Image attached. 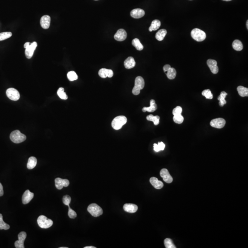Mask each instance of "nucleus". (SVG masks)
<instances>
[{
	"instance_id": "1",
	"label": "nucleus",
	"mask_w": 248,
	"mask_h": 248,
	"mask_svg": "<svg viewBox=\"0 0 248 248\" xmlns=\"http://www.w3.org/2000/svg\"><path fill=\"white\" fill-rule=\"evenodd\" d=\"M127 117H125V116H118L112 121L111 124L112 127L115 130H119L127 123Z\"/></svg>"
},
{
	"instance_id": "2",
	"label": "nucleus",
	"mask_w": 248,
	"mask_h": 248,
	"mask_svg": "<svg viewBox=\"0 0 248 248\" xmlns=\"http://www.w3.org/2000/svg\"><path fill=\"white\" fill-rule=\"evenodd\" d=\"M145 82L141 76H137L135 80V86L132 89V93L134 95H138L140 94V90L144 88Z\"/></svg>"
},
{
	"instance_id": "3",
	"label": "nucleus",
	"mask_w": 248,
	"mask_h": 248,
	"mask_svg": "<svg viewBox=\"0 0 248 248\" xmlns=\"http://www.w3.org/2000/svg\"><path fill=\"white\" fill-rule=\"evenodd\" d=\"M10 139L15 143H20L23 142L26 139L25 135L22 133L19 130H15L11 133L10 136Z\"/></svg>"
},
{
	"instance_id": "4",
	"label": "nucleus",
	"mask_w": 248,
	"mask_h": 248,
	"mask_svg": "<svg viewBox=\"0 0 248 248\" xmlns=\"http://www.w3.org/2000/svg\"><path fill=\"white\" fill-rule=\"evenodd\" d=\"M191 35L194 40L198 42L204 41L206 37V33L203 30L197 28L194 29L192 30Z\"/></svg>"
},
{
	"instance_id": "5",
	"label": "nucleus",
	"mask_w": 248,
	"mask_h": 248,
	"mask_svg": "<svg viewBox=\"0 0 248 248\" xmlns=\"http://www.w3.org/2000/svg\"><path fill=\"white\" fill-rule=\"evenodd\" d=\"M87 211L94 217H98L103 213L102 209L96 204H90L87 208Z\"/></svg>"
},
{
	"instance_id": "6",
	"label": "nucleus",
	"mask_w": 248,
	"mask_h": 248,
	"mask_svg": "<svg viewBox=\"0 0 248 248\" xmlns=\"http://www.w3.org/2000/svg\"><path fill=\"white\" fill-rule=\"evenodd\" d=\"M37 223L39 227L42 228H48L53 225V222L51 219H47L44 216H40L37 219Z\"/></svg>"
},
{
	"instance_id": "7",
	"label": "nucleus",
	"mask_w": 248,
	"mask_h": 248,
	"mask_svg": "<svg viewBox=\"0 0 248 248\" xmlns=\"http://www.w3.org/2000/svg\"><path fill=\"white\" fill-rule=\"evenodd\" d=\"M6 94L11 100L17 101L20 99V94L18 90L14 88L8 89L6 92Z\"/></svg>"
},
{
	"instance_id": "8",
	"label": "nucleus",
	"mask_w": 248,
	"mask_h": 248,
	"mask_svg": "<svg viewBox=\"0 0 248 248\" xmlns=\"http://www.w3.org/2000/svg\"><path fill=\"white\" fill-rule=\"evenodd\" d=\"M27 234L24 231H21L18 235L19 240L15 242V246L16 248H24V242L26 237Z\"/></svg>"
},
{
	"instance_id": "9",
	"label": "nucleus",
	"mask_w": 248,
	"mask_h": 248,
	"mask_svg": "<svg viewBox=\"0 0 248 248\" xmlns=\"http://www.w3.org/2000/svg\"><path fill=\"white\" fill-rule=\"evenodd\" d=\"M226 124V121L223 118H219L213 119L210 121V125L213 127L221 129L224 127Z\"/></svg>"
},
{
	"instance_id": "10",
	"label": "nucleus",
	"mask_w": 248,
	"mask_h": 248,
	"mask_svg": "<svg viewBox=\"0 0 248 248\" xmlns=\"http://www.w3.org/2000/svg\"><path fill=\"white\" fill-rule=\"evenodd\" d=\"M55 183L57 188L59 190L62 189L63 187H68L69 185V182L68 180L62 179L59 177L56 178Z\"/></svg>"
},
{
	"instance_id": "11",
	"label": "nucleus",
	"mask_w": 248,
	"mask_h": 248,
	"mask_svg": "<svg viewBox=\"0 0 248 248\" xmlns=\"http://www.w3.org/2000/svg\"><path fill=\"white\" fill-rule=\"evenodd\" d=\"M160 175L162 177L164 181L167 183H170L173 181V178L170 174L168 170L167 169H163L160 171Z\"/></svg>"
},
{
	"instance_id": "12",
	"label": "nucleus",
	"mask_w": 248,
	"mask_h": 248,
	"mask_svg": "<svg viewBox=\"0 0 248 248\" xmlns=\"http://www.w3.org/2000/svg\"><path fill=\"white\" fill-rule=\"evenodd\" d=\"M127 37V33L125 29H119L114 35L115 40L119 41H122L126 40Z\"/></svg>"
},
{
	"instance_id": "13",
	"label": "nucleus",
	"mask_w": 248,
	"mask_h": 248,
	"mask_svg": "<svg viewBox=\"0 0 248 248\" xmlns=\"http://www.w3.org/2000/svg\"><path fill=\"white\" fill-rule=\"evenodd\" d=\"M37 46V44L36 42H33V43L30 44L28 47L26 49L25 54L27 59H30L32 57L34 52L36 49Z\"/></svg>"
},
{
	"instance_id": "14",
	"label": "nucleus",
	"mask_w": 248,
	"mask_h": 248,
	"mask_svg": "<svg viewBox=\"0 0 248 248\" xmlns=\"http://www.w3.org/2000/svg\"><path fill=\"white\" fill-rule=\"evenodd\" d=\"M207 64L213 74H216L218 73L219 68L217 66V63L216 61L210 59L207 61Z\"/></svg>"
},
{
	"instance_id": "15",
	"label": "nucleus",
	"mask_w": 248,
	"mask_h": 248,
	"mask_svg": "<svg viewBox=\"0 0 248 248\" xmlns=\"http://www.w3.org/2000/svg\"><path fill=\"white\" fill-rule=\"evenodd\" d=\"M51 22V18L48 15H44L41 18L40 24L41 26L44 29H47L49 28Z\"/></svg>"
},
{
	"instance_id": "16",
	"label": "nucleus",
	"mask_w": 248,
	"mask_h": 248,
	"mask_svg": "<svg viewBox=\"0 0 248 248\" xmlns=\"http://www.w3.org/2000/svg\"><path fill=\"white\" fill-rule=\"evenodd\" d=\"M98 75L101 78H106L107 77L111 78L114 75V72L111 69L103 68L99 70Z\"/></svg>"
},
{
	"instance_id": "17",
	"label": "nucleus",
	"mask_w": 248,
	"mask_h": 248,
	"mask_svg": "<svg viewBox=\"0 0 248 248\" xmlns=\"http://www.w3.org/2000/svg\"><path fill=\"white\" fill-rule=\"evenodd\" d=\"M34 194L33 193H31L29 190H27L25 191L22 197V202L24 204H28L32 200L34 197Z\"/></svg>"
},
{
	"instance_id": "18",
	"label": "nucleus",
	"mask_w": 248,
	"mask_h": 248,
	"mask_svg": "<svg viewBox=\"0 0 248 248\" xmlns=\"http://www.w3.org/2000/svg\"><path fill=\"white\" fill-rule=\"evenodd\" d=\"M145 15V12L142 9L136 8L133 9L130 12V16L134 19H140L142 18Z\"/></svg>"
},
{
	"instance_id": "19",
	"label": "nucleus",
	"mask_w": 248,
	"mask_h": 248,
	"mask_svg": "<svg viewBox=\"0 0 248 248\" xmlns=\"http://www.w3.org/2000/svg\"><path fill=\"white\" fill-rule=\"evenodd\" d=\"M123 209L126 212L130 213H135L137 210L138 207L137 205L132 204H126L123 206Z\"/></svg>"
},
{
	"instance_id": "20",
	"label": "nucleus",
	"mask_w": 248,
	"mask_h": 248,
	"mask_svg": "<svg viewBox=\"0 0 248 248\" xmlns=\"http://www.w3.org/2000/svg\"><path fill=\"white\" fill-rule=\"evenodd\" d=\"M124 66L127 69H130L134 67L136 65V62L134 59L132 57H129L124 61Z\"/></svg>"
},
{
	"instance_id": "21",
	"label": "nucleus",
	"mask_w": 248,
	"mask_h": 248,
	"mask_svg": "<svg viewBox=\"0 0 248 248\" xmlns=\"http://www.w3.org/2000/svg\"><path fill=\"white\" fill-rule=\"evenodd\" d=\"M150 182L152 186L157 189H160L163 187L164 184L161 181H159L157 178L155 177H151L150 179Z\"/></svg>"
},
{
	"instance_id": "22",
	"label": "nucleus",
	"mask_w": 248,
	"mask_h": 248,
	"mask_svg": "<svg viewBox=\"0 0 248 248\" xmlns=\"http://www.w3.org/2000/svg\"><path fill=\"white\" fill-rule=\"evenodd\" d=\"M157 109V105L155 103V101L154 99H151L150 101V107H144L142 109L143 112L146 111L148 112H154Z\"/></svg>"
},
{
	"instance_id": "23",
	"label": "nucleus",
	"mask_w": 248,
	"mask_h": 248,
	"mask_svg": "<svg viewBox=\"0 0 248 248\" xmlns=\"http://www.w3.org/2000/svg\"><path fill=\"white\" fill-rule=\"evenodd\" d=\"M37 159L35 157H30L29 159L27 167L28 169L31 170L34 168L37 164Z\"/></svg>"
},
{
	"instance_id": "24",
	"label": "nucleus",
	"mask_w": 248,
	"mask_h": 248,
	"mask_svg": "<svg viewBox=\"0 0 248 248\" xmlns=\"http://www.w3.org/2000/svg\"><path fill=\"white\" fill-rule=\"evenodd\" d=\"M161 26V22L159 20H154L152 21L151 26L149 28V31L152 32L153 31L159 29Z\"/></svg>"
},
{
	"instance_id": "25",
	"label": "nucleus",
	"mask_w": 248,
	"mask_h": 248,
	"mask_svg": "<svg viewBox=\"0 0 248 248\" xmlns=\"http://www.w3.org/2000/svg\"><path fill=\"white\" fill-rule=\"evenodd\" d=\"M167 34V30L166 29H161V30L157 32L156 34V39L159 41H163Z\"/></svg>"
},
{
	"instance_id": "26",
	"label": "nucleus",
	"mask_w": 248,
	"mask_h": 248,
	"mask_svg": "<svg viewBox=\"0 0 248 248\" xmlns=\"http://www.w3.org/2000/svg\"><path fill=\"white\" fill-rule=\"evenodd\" d=\"M146 119L148 121L153 122L155 126L159 125L160 123V117L159 116H154L153 115H150L147 116Z\"/></svg>"
},
{
	"instance_id": "27",
	"label": "nucleus",
	"mask_w": 248,
	"mask_h": 248,
	"mask_svg": "<svg viewBox=\"0 0 248 248\" xmlns=\"http://www.w3.org/2000/svg\"><path fill=\"white\" fill-rule=\"evenodd\" d=\"M233 48L237 51H241L243 49V45L240 41L238 40H235L234 41L233 44Z\"/></svg>"
},
{
	"instance_id": "28",
	"label": "nucleus",
	"mask_w": 248,
	"mask_h": 248,
	"mask_svg": "<svg viewBox=\"0 0 248 248\" xmlns=\"http://www.w3.org/2000/svg\"><path fill=\"white\" fill-rule=\"evenodd\" d=\"M228 95V93L224 91H223L220 94V95L218 97V100L220 101L219 105L221 107L224 106L227 103V101L225 100V97Z\"/></svg>"
},
{
	"instance_id": "29",
	"label": "nucleus",
	"mask_w": 248,
	"mask_h": 248,
	"mask_svg": "<svg viewBox=\"0 0 248 248\" xmlns=\"http://www.w3.org/2000/svg\"><path fill=\"white\" fill-rule=\"evenodd\" d=\"M237 90L239 95L242 97L248 96V88L244 87L243 86H238L237 87Z\"/></svg>"
},
{
	"instance_id": "30",
	"label": "nucleus",
	"mask_w": 248,
	"mask_h": 248,
	"mask_svg": "<svg viewBox=\"0 0 248 248\" xmlns=\"http://www.w3.org/2000/svg\"><path fill=\"white\" fill-rule=\"evenodd\" d=\"M167 77L170 80H173L176 77V70L173 68H170L167 72Z\"/></svg>"
},
{
	"instance_id": "31",
	"label": "nucleus",
	"mask_w": 248,
	"mask_h": 248,
	"mask_svg": "<svg viewBox=\"0 0 248 248\" xmlns=\"http://www.w3.org/2000/svg\"><path fill=\"white\" fill-rule=\"evenodd\" d=\"M132 44L138 51H142L143 50V45L140 42V40L137 38H135L132 40Z\"/></svg>"
},
{
	"instance_id": "32",
	"label": "nucleus",
	"mask_w": 248,
	"mask_h": 248,
	"mask_svg": "<svg viewBox=\"0 0 248 248\" xmlns=\"http://www.w3.org/2000/svg\"><path fill=\"white\" fill-rule=\"evenodd\" d=\"M64 88L63 87H60L58 89L57 91V95L61 99L63 100H67L68 99V96L66 95V93L64 92Z\"/></svg>"
},
{
	"instance_id": "33",
	"label": "nucleus",
	"mask_w": 248,
	"mask_h": 248,
	"mask_svg": "<svg viewBox=\"0 0 248 248\" xmlns=\"http://www.w3.org/2000/svg\"><path fill=\"white\" fill-rule=\"evenodd\" d=\"M10 228V226L3 221L2 214H0V229L8 230Z\"/></svg>"
},
{
	"instance_id": "34",
	"label": "nucleus",
	"mask_w": 248,
	"mask_h": 248,
	"mask_svg": "<svg viewBox=\"0 0 248 248\" xmlns=\"http://www.w3.org/2000/svg\"><path fill=\"white\" fill-rule=\"evenodd\" d=\"M164 244L166 248H176V246L174 244L170 238H167L164 239Z\"/></svg>"
},
{
	"instance_id": "35",
	"label": "nucleus",
	"mask_w": 248,
	"mask_h": 248,
	"mask_svg": "<svg viewBox=\"0 0 248 248\" xmlns=\"http://www.w3.org/2000/svg\"><path fill=\"white\" fill-rule=\"evenodd\" d=\"M67 77L69 80L70 81H74L77 80L78 79V75L75 71H71L68 72L67 74Z\"/></svg>"
},
{
	"instance_id": "36",
	"label": "nucleus",
	"mask_w": 248,
	"mask_h": 248,
	"mask_svg": "<svg viewBox=\"0 0 248 248\" xmlns=\"http://www.w3.org/2000/svg\"><path fill=\"white\" fill-rule=\"evenodd\" d=\"M12 35V33L10 32H5L0 33V41H3L10 38Z\"/></svg>"
},
{
	"instance_id": "37",
	"label": "nucleus",
	"mask_w": 248,
	"mask_h": 248,
	"mask_svg": "<svg viewBox=\"0 0 248 248\" xmlns=\"http://www.w3.org/2000/svg\"><path fill=\"white\" fill-rule=\"evenodd\" d=\"M173 121L176 123L180 124L183 122L184 121V117L182 115H174Z\"/></svg>"
},
{
	"instance_id": "38",
	"label": "nucleus",
	"mask_w": 248,
	"mask_h": 248,
	"mask_svg": "<svg viewBox=\"0 0 248 248\" xmlns=\"http://www.w3.org/2000/svg\"><path fill=\"white\" fill-rule=\"evenodd\" d=\"M202 95L205 96L207 99H211L213 98V94L210 89L204 90L202 93Z\"/></svg>"
},
{
	"instance_id": "39",
	"label": "nucleus",
	"mask_w": 248,
	"mask_h": 248,
	"mask_svg": "<svg viewBox=\"0 0 248 248\" xmlns=\"http://www.w3.org/2000/svg\"><path fill=\"white\" fill-rule=\"evenodd\" d=\"M69 207V211H68V216L69 218H72V219H74L77 216V214H76L75 211H74V210L70 208L69 205H68Z\"/></svg>"
},
{
	"instance_id": "40",
	"label": "nucleus",
	"mask_w": 248,
	"mask_h": 248,
	"mask_svg": "<svg viewBox=\"0 0 248 248\" xmlns=\"http://www.w3.org/2000/svg\"><path fill=\"white\" fill-rule=\"evenodd\" d=\"M71 201V197H70L69 195H66L64 196L63 197V203L65 205L68 206L69 205V204L70 203Z\"/></svg>"
},
{
	"instance_id": "41",
	"label": "nucleus",
	"mask_w": 248,
	"mask_h": 248,
	"mask_svg": "<svg viewBox=\"0 0 248 248\" xmlns=\"http://www.w3.org/2000/svg\"><path fill=\"white\" fill-rule=\"evenodd\" d=\"M182 107L180 106H177L174 109H173L172 111V114L174 115H181L182 114Z\"/></svg>"
},
{
	"instance_id": "42",
	"label": "nucleus",
	"mask_w": 248,
	"mask_h": 248,
	"mask_svg": "<svg viewBox=\"0 0 248 248\" xmlns=\"http://www.w3.org/2000/svg\"><path fill=\"white\" fill-rule=\"evenodd\" d=\"M158 147H159V149H160V151L161 150H164V148H165V144L163 142H159L158 144Z\"/></svg>"
},
{
	"instance_id": "43",
	"label": "nucleus",
	"mask_w": 248,
	"mask_h": 248,
	"mask_svg": "<svg viewBox=\"0 0 248 248\" xmlns=\"http://www.w3.org/2000/svg\"><path fill=\"white\" fill-rule=\"evenodd\" d=\"M170 68H171V67H170V66L169 65V64H166V65H165L164 66V71L165 73H166V72H167V71Z\"/></svg>"
},
{
	"instance_id": "44",
	"label": "nucleus",
	"mask_w": 248,
	"mask_h": 248,
	"mask_svg": "<svg viewBox=\"0 0 248 248\" xmlns=\"http://www.w3.org/2000/svg\"><path fill=\"white\" fill-rule=\"evenodd\" d=\"M154 149L155 152H159L160 151L158 144L155 143L154 144Z\"/></svg>"
},
{
	"instance_id": "45",
	"label": "nucleus",
	"mask_w": 248,
	"mask_h": 248,
	"mask_svg": "<svg viewBox=\"0 0 248 248\" xmlns=\"http://www.w3.org/2000/svg\"><path fill=\"white\" fill-rule=\"evenodd\" d=\"M4 194V192H3V186L2 184L0 183V196H2Z\"/></svg>"
},
{
	"instance_id": "46",
	"label": "nucleus",
	"mask_w": 248,
	"mask_h": 248,
	"mask_svg": "<svg viewBox=\"0 0 248 248\" xmlns=\"http://www.w3.org/2000/svg\"><path fill=\"white\" fill-rule=\"evenodd\" d=\"M30 45V43H29V42H26V43L24 44V47L26 49L28 47H29V46Z\"/></svg>"
},
{
	"instance_id": "47",
	"label": "nucleus",
	"mask_w": 248,
	"mask_h": 248,
	"mask_svg": "<svg viewBox=\"0 0 248 248\" xmlns=\"http://www.w3.org/2000/svg\"><path fill=\"white\" fill-rule=\"evenodd\" d=\"M84 248H96V247L93 246H86V247H84Z\"/></svg>"
},
{
	"instance_id": "48",
	"label": "nucleus",
	"mask_w": 248,
	"mask_h": 248,
	"mask_svg": "<svg viewBox=\"0 0 248 248\" xmlns=\"http://www.w3.org/2000/svg\"><path fill=\"white\" fill-rule=\"evenodd\" d=\"M246 26H247V29H248V20L246 22Z\"/></svg>"
},
{
	"instance_id": "49",
	"label": "nucleus",
	"mask_w": 248,
	"mask_h": 248,
	"mask_svg": "<svg viewBox=\"0 0 248 248\" xmlns=\"http://www.w3.org/2000/svg\"><path fill=\"white\" fill-rule=\"evenodd\" d=\"M223 1H226V2H229V1H231V0H223Z\"/></svg>"
},
{
	"instance_id": "50",
	"label": "nucleus",
	"mask_w": 248,
	"mask_h": 248,
	"mask_svg": "<svg viewBox=\"0 0 248 248\" xmlns=\"http://www.w3.org/2000/svg\"><path fill=\"white\" fill-rule=\"evenodd\" d=\"M60 248H68V247H60Z\"/></svg>"
},
{
	"instance_id": "51",
	"label": "nucleus",
	"mask_w": 248,
	"mask_h": 248,
	"mask_svg": "<svg viewBox=\"0 0 248 248\" xmlns=\"http://www.w3.org/2000/svg\"><path fill=\"white\" fill-rule=\"evenodd\" d=\"M95 1H98V0H95Z\"/></svg>"
}]
</instances>
